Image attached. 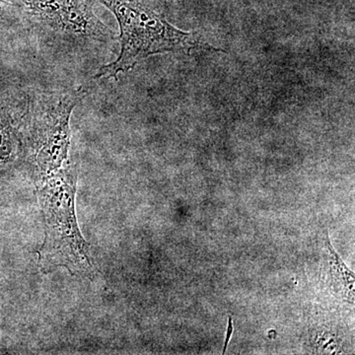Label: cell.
<instances>
[{"label":"cell","instance_id":"1","mask_svg":"<svg viewBox=\"0 0 355 355\" xmlns=\"http://www.w3.org/2000/svg\"><path fill=\"white\" fill-rule=\"evenodd\" d=\"M108 7L121 29V51L114 62L103 65L94 78L118 79L139 62L158 53L212 49L191 33L177 29L144 0H98ZM216 50V49H212Z\"/></svg>","mask_w":355,"mask_h":355},{"label":"cell","instance_id":"2","mask_svg":"<svg viewBox=\"0 0 355 355\" xmlns=\"http://www.w3.org/2000/svg\"><path fill=\"white\" fill-rule=\"evenodd\" d=\"M44 177L40 198L46 216V238L40 254L44 272L65 266L72 273L92 272L90 256L74 216L76 168L67 166Z\"/></svg>","mask_w":355,"mask_h":355},{"label":"cell","instance_id":"3","mask_svg":"<svg viewBox=\"0 0 355 355\" xmlns=\"http://www.w3.org/2000/svg\"><path fill=\"white\" fill-rule=\"evenodd\" d=\"M84 96L83 89H74L38 96L28 104L24 125L31 137L35 161L43 176L55 171L67 160L70 116Z\"/></svg>","mask_w":355,"mask_h":355},{"label":"cell","instance_id":"4","mask_svg":"<svg viewBox=\"0 0 355 355\" xmlns=\"http://www.w3.org/2000/svg\"><path fill=\"white\" fill-rule=\"evenodd\" d=\"M30 24L67 41L107 43L114 32L94 13L97 0H11Z\"/></svg>","mask_w":355,"mask_h":355},{"label":"cell","instance_id":"5","mask_svg":"<svg viewBox=\"0 0 355 355\" xmlns=\"http://www.w3.org/2000/svg\"><path fill=\"white\" fill-rule=\"evenodd\" d=\"M327 251L329 256V270L334 284L338 288L342 289L343 294L347 297L354 298V273L350 272L345 265L340 257L334 250L330 242L329 234L326 240Z\"/></svg>","mask_w":355,"mask_h":355},{"label":"cell","instance_id":"6","mask_svg":"<svg viewBox=\"0 0 355 355\" xmlns=\"http://www.w3.org/2000/svg\"><path fill=\"white\" fill-rule=\"evenodd\" d=\"M16 141L17 133L13 125L11 114L0 102V162L12 157Z\"/></svg>","mask_w":355,"mask_h":355},{"label":"cell","instance_id":"7","mask_svg":"<svg viewBox=\"0 0 355 355\" xmlns=\"http://www.w3.org/2000/svg\"><path fill=\"white\" fill-rule=\"evenodd\" d=\"M232 333H233L232 318H229L227 336H226L225 345H224L223 354H225L226 350H227L229 340H230L231 336H232Z\"/></svg>","mask_w":355,"mask_h":355},{"label":"cell","instance_id":"8","mask_svg":"<svg viewBox=\"0 0 355 355\" xmlns=\"http://www.w3.org/2000/svg\"><path fill=\"white\" fill-rule=\"evenodd\" d=\"M1 2H6V1H3V0H0V3H1ZM0 8H1V7H0Z\"/></svg>","mask_w":355,"mask_h":355}]
</instances>
